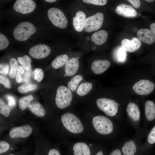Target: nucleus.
I'll list each match as a JSON object with an SVG mask.
<instances>
[{
	"mask_svg": "<svg viewBox=\"0 0 155 155\" xmlns=\"http://www.w3.org/2000/svg\"><path fill=\"white\" fill-rule=\"evenodd\" d=\"M141 44L140 40L138 38L133 37L131 40L124 38L121 41V47L126 52L132 53L137 50Z\"/></svg>",
	"mask_w": 155,
	"mask_h": 155,
	"instance_id": "nucleus-12",
	"label": "nucleus"
},
{
	"mask_svg": "<svg viewBox=\"0 0 155 155\" xmlns=\"http://www.w3.org/2000/svg\"><path fill=\"white\" fill-rule=\"evenodd\" d=\"M24 73V70L23 67L20 66L18 67L16 75V82L20 83L22 82V75Z\"/></svg>",
	"mask_w": 155,
	"mask_h": 155,
	"instance_id": "nucleus-35",
	"label": "nucleus"
},
{
	"mask_svg": "<svg viewBox=\"0 0 155 155\" xmlns=\"http://www.w3.org/2000/svg\"><path fill=\"white\" fill-rule=\"evenodd\" d=\"M92 88V84L89 82H84L78 86L76 91L77 94L80 96L87 94Z\"/></svg>",
	"mask_w": 155,
	"mask_h": 155,
	"instance_id": "nucleus-26",
	"label": "nucleus"
},
{
	"mask_svg": "<svg viewBox=\"0 0 155 155\" xmlns=\"http://www.w3.org/2000/svg\"><path fill=\"white\" fill-rule=\"evenodd\" d=\"M73 95L70 89L64 86H60L56 92L55 103L57 107L60 109L66 108L71 104Z\"/></svg>",
	"mask_w": 155,
	"mask_h": 155,
	"instance_id": "nucleus-3",
	"label": "nucleus"
},
{
	"mask_svg": "<svg viewBox=\"0 0 155 155\" xmlns=\"http://www.w3.org/2000/svg\"><path fill=\"white\" fill-rule=\"evenodd\" d=\"M115 11L118 15L127 18L135 17L137 15V11L132 6L124 4L117 6Z\"/></svg>",
	"mask_w": 155,
	"mask_h": 155,
	"instance_id": "nucleus-13",
	"label": "nucleus"
},
{
	"mask_svg": "<svg viewBox=\"0 0 155 155\" xmlns=\"http://www.w3.org/2000/svg\"><path fill=\"white\" fill-rule=\"evenodd\" d=\"M154 84L148 80H141L136 82L133 86V90L141 95H147L154 90Z\"/></svg>",
	"mask_w": 155,
	"mask_h": 155,
	"instance_id": "nucleus-8",
	"label": "nucleus"
},
{
	"mask_svg": "<svg viewBox=\"0 0 155 155\" xmlns=\"http://www.w3.org/2000/svg\"><path fill=\"white\" fill-rule=\"evenodd\" d=\"M137 34L140 40L146 44H152L155 41V34L148 29H140L137 31Z\"/></svg>",
	"mask_w": 155,
	"mask_h": 155,
	"instance_id": "nucleus-14",
	"label": "nucleus"
},
{
	"mask_svg": "<svg viewBox=\"0 0 155 155\" xmlns=\"http://www.w3.org/2000/svg\"><path fill=\"white\" fill-rule=\"evenodd\" d=\"M145 1L147 2H149V3L152 2H153L154 1V0H146Z\"/></svg>",
	"mask_w": 155,
	"mask_h": 155,
	"instance_id": "nucleus-49",
	"label": "nucleus"
},
{
	"mask_svg": "<svg viewBox=\"0 0 155 155\" xmlns=\"http://www.w3.org/2000/svg\"><path fill=\"white\" fill-rule=\"evenodd\" d=\"M148 141L150 144L155 143V126L151 130L148 138Z\"/></svg>",
	"mask_w": 155,
	"mask_h": 155,
	"instance_id": "nucleus-38",
	"label": "nucleus"
},
{
	"mask_svg": "<svg viewBox=\"0 0 155 155\" xmlns=\"http://www.w3.org/2000/svg\"><path fill=\"white\" fill-rule=\"evenodd\" d=\"M9 63L11 69L9 75L10 78L13 79L14 78L16 75L18 67V63L17 60L13 58L10 59Z\"/></svg>",
	"mask_w": 155,
	"mask_h": 155,
	"instance_id": "nucleus-30",
	"label": "nucleus"
},
{
	"mask_svg": "<svg viewBox=\"0 0 155 155\" xmlns=\"http://www.w3.org/2000/svg\"><path fill=\"white\" fill-rule=\"evenodd\" d=\"M61 118L64 126L69 131L74 133L83 131L84 128L81 121L73 114L66 113L63 115Z\"/></svg>",
	"mask_w": 155,
	"mask_h": 155,
	"instance_id": "nucleus-1",
	"label": "nucleus"
},
{
	"mask_svg": "<svg viewBox=\"0 0 155 155\" xmlns=\"http://www.w3.org/2000/svg\"><path fill=\"white\" fill-rule=\"evenodd\" d=\"M33 99V97L30 95L21 98L18 101V106L20 109L24 111L26 108H30L32 106L30 102Z\"/></svg>",
	"mask_w": 155,
	"mask_h": 155,
	"instance_id": "nucleus-25",
	"label": "nucleus"
},
{
	"mask_svg": "<svg viewBox=\"0 0 155 155\" xmlns=\"http://www.w3.org/2000/svg\"><path fill=\"white\" fill-rule=\"evenodd\" d=\"M31 76L33 79L39 82L43 79L44 73L41 69L36 68L32 72Z\"/></svg>",
	"mask_w": 155,
	"mask_h": 155,
	"instance_id": "nucleus-32",
	"label": "nucleus"
},
{
	"mask_svg": "<svg viewBox=\"0 0 155 155\" xmlns=\"http://www.w3.org/2000/svg\"><path fill=\"white\" fill-rule=\"evenodd\" d=\"M73 149L74 155H90L89 147L84 142L76 143L74 145Z\"/></svg>",
	"mask_w": 155,
	"mask_h": 155,
	"instance_id": "nucleus-20",
	"label": "nucleus"
},
{
	"mask_svg": "<svg viewBox=\"0 0 155 155\" xmlns=\"http://www.w3.org/2000/svg\"><path fill=\"white\" fill-rule=\"evenodd\" d=\"M31 73V70H30L27 71L24 74L22 78V82H29L30 80V78Z\"/></svg>",
	"mask_w": 155,
	"mask_h": 155,
	"instance_id": "nucleus-42",
	"label": "nucleus"
},
{
	"mask_svg": "<svg viewBox=\"0 0 155 155\" xmlns=\"http://www.w3.org/2000/svg\"><path fill=\"white\" fill-rule=\"evenodd\" d=\"M36 7V3L33 0H17L14 4L13 8L16 11L25 14L32 12Z\"/></svg>",
	"mask_w": 155,
	"mask_h": 155,
	"instance_id": "nucleus-9",
	"label": "nucleus"
},
{
	"mask_svg": "<svg viewBox=\"0 0 155 155\" xmlns=\"http://www.w3.org/2000/svg\"><path fill=\"white\" fill-rule=\"evenodd\" d=\"M110 155H121V152L119 150L116 149L113 151Z\"/></svg>",
	"mask_w": 155,
	"mask_h": 155,
	"instance_id": "nucleus-45",
	"label": "nucleus"
},
{
	"mask_svg": "<svg viewBox=\"0 0 155 155\" xmlns=\"http://www.w3.org/2000/svg\"><path fill=\"white\" fill-rule=\"evenodd\" d=\"M32 132V127L29 125H25L12 128L9 131V135L11 138L13 139L25 138L29 136Z\"/></svg>",
	"mask_w": 155,
	"mask_h": 155,
	"instance_id": "nucleus-11",
	"label": "nucleus"
},
{
	"mask_svg": "<svg viewBox=\"0 0 155 155\" xmlns=\"http://www.w3.org/2000/svg\"><path fill=\"white\" fill-rule=\"evenodd\" d=\"M96 155H103V153L101 150H100L96 154Z\"/></svg>",
	"mask_w": 155,
	"mask_h": 155,
	"instance_id": "nucleus-47",
	"label": "nucleus"
},
{
	"mask_svg": "<svg viewBox=\"0 0 155 155\" xmlns=\"http://www.w3.org/2000/svg\"><path fill=\"white\" fill-rule=\"evenodd\" d=\"M104 20V15L101 12H98L87 18L85 20V31L90 32L97 30L102 26Z\"/></svg>",
	"mask_w": 155,
	"mask_h": 155,
	"instance_id": "nucleus-7",
	"label": "nucleus"
},
{
	"mask_svg": "<svg viewBox=\"0 0 155 155\" xmlns=\"http://www.w3.org/2000/svg\"><path fill=\"white\" fill-rule=\"evenodd\" d=\"M48 155H60V154L57 150L52 149L49 151Z\"/></svg>",
	"mask_w": 155,
	"mask_h": 155,
	"instance_id": "nucleus-44",
	"label": "nucleus"
},
{
	"mask_svg": "<svg viewBox=\"0 0 155 155\" xmlns=\"http://www.w3.org/2000/svg\"><path fill=\"white\" fill-rule=\"evenodd\" d=\"M11 111V109L1 98L0 99V113L5 117L9 115Z\"/></svg>",
	"mask_w": 155,
	"mask_h": 155,
	"instance_id": "nucleus-31",
	"label": "nucleus"
},
{
	"mask_svg": "<svg viewBox=\"0 0 155 155\" xmlns=\"http://www.w3.org/2000/svg\"><path fill=\"white\" fill-rule=\"evenodd\" d=\"M86 16L85 13L81 11H78L75 16L73 18V24L75 30L81 32L84 28Z\"/></svg>",
	"mask_w": 155,
	"mask_h": 155,
	"instance_id": "nucleus-17",
	"label": "nucleus"
},
{
	"mask_svg": "<svg viewBox=\"0 0 155 155\" xmlns=\"http://www.w3.org/2000/svg\"><path fill=\"white\" fill-rule=\"evenodd\" d=\"M79 66V62L77 58L73 57L69 59L65 67V71L66 75L72 76L74 75L77 72Z\"/></svg>",
	"mask_w": 155,
	"mask_h": 155,
	"instance_id": "nucleus-16",
	"label": "nucleus"
},
{
	"mask_svg": "<svg viewBox=\"0 0 155 155\" xmlns=\"http://www.w3.org/2000/svg\"><path fill=\"white\" fill-rule=\"evenodd\" d=\"M92 122L94 127L99 133L106 135L113 131V123L109 119L105 116H95L93 118Z\"/></svg>",
	"mask_w": 155,
	"mask_h": 155,
	"instance_id": "nucleus-4",
	"label": "nucleus"
},
{
	"mask_svg": "<svg viewBox=\"0 0 155 155\" xmlns=\"http://www.w3.org/2000/svg\"><path fill=\"white\" fill-rule=\"evenodd\" d=\"M127 1L130 3L135 8H138L140 6V2L139 0H127Z\"/></svg>",
	"mask_w": 155,
	"mask_h": 155,
	"instance_id": "nucleus-43",
	"label": "nucleus"
},
{
	"mask_svg": "<svg viewBox=\"0 0 155 155\" xmlns=\"http://www.w3.org/2000/svg\"><path fill=\"white\" fill-rule=\"evenodd\" d=\"M50 52V47L44 44L35 45L31 48L29 51L30 55L36 59L44 58L49 55Z\"/></svg>",
	"mask_w": 155,
	"mask_h": 155,
	"instance_id": "nucleus-10",
	"label": "nucleus"
},
{
	"mask_svg": "<svg viewBox=\"0 0 155 155\" xmlns=\"http://www.w3.org/2000/svg\"><path fill=\"white\" fill-rule=\"evenodd\" d=\"M49 19L52 24L58 28H64L67 25V19L63 13L57 8H51L48 11Z\"/></svg>",
	"mask_w": 155,
	"mask_h": 155,
	"instance_id": "nucleus-6",
	"label": "nucleus"
},
{
	"mask_svg": "<svg viewBox=\"0 0 155 155\" xmlns=\"http://www.w3.org/2000/svg\"><path fill=\"white\" fill-rule=\"evenodd\" d=\"M18 61L21 65L26 71L30 69L31 67V59L30 57L25 55L23 57H18L17 58Z\"/></svg>",
	"mask_w": 155,
	"mask_h": 155,
	"instance_id": "nucleus-28",
	"label": "nucleus"
},
{
	"mask_svg": "<svg viewBox=\"0 0 155 155\" xmlns=\"http://www.w3.org/2000/svg\"><path fill=\"white\" fill-rule=\"evenodd\" d=\"M117 58L119 61H123L126 57V51L122 47H120L117 51Z\"/></svg>",
	"mask_w": 155,
	"mask_h": 155,
	"instance_id": "nucleus-34",
	"label": "nucleus"
},
{
	"mask_svg": "<svg viewBox=\"0 0 155 155\" xmlns=\"http://www.w3.org/2000/svg\"><path fill=\"white\" fill-rule=\"evenodd\" d=\"M68 59V56L66 54L59 55L53 60L51 63V65L55 69H58L66 64Z\"/></svg>",
	"mask_w": 155,
	"mask_h": 155,
	"instance_id": "nucleus-24",
	"label": "nucleus"
},
{
	"mask_svg": "<svg viewBox=\"0 0 155 155\" xmlns=\"http://www.w3.org/2000/svg\"><path fill=\"white\" fill-rule=\"evenodd\" d=\"M108 37V33L104 30L97 31L93 33L91 36L92 41L95 44L101 45L106 41Z\"/></svg>",
	"mask_w": 155,
	"mask_h": 155,
	"instance_id": "nucleus-19",
	"label": "nucleus"
},
{
	"mask_svg": "<svg viewBox=\"0 0 155 155\" xmlns=\"http://www.w3.org/2000/svg\"><path fill=\"white\" fill-rule=\"evenodd\" d=\"M8 155H15L14 154H9Z\"/></svg>",
	"mask_w": 155,
	"mask_h": 155,
	"instance_id": "nucleus-50",
	"label": "nucleus"
},
{
	"mask_svg": "<svg viewBox=\"0 0 155 155\" xmlns=\"http://www.w3.org/2000/svg\"><path fill=\"white\" fill-rule=\"evenodd\" d=\"M111 65L110 62L105 60H97L94 61L91 65L92 71L97 74H101L104 73Z\"/></svg>",
	"mask_w": 155,
	"mask_h": 155,
	"instance_id": "nucleus-15",
	"label": "nucleus"
},
{
	"mask_svg": "<svg viewBox=\"0 0 155 155\" xmlns=\"http://www.w3.org/2000/svg\"><path fill=\"white\" fill-rule=\"evenodd\" d=\"M36 30L32 24L25 22L20 23L16 26L13 30V34L16 40L24 41L27 40Z\"/></svg>",
	"mask_w": 155,
	"mask_h": 155,
	"instance_id": "nucleus-2",
	"label": "nucleus"
},
{
	"mask_svg": "<svg viewBox=\"0 0 155 155\" xmlns=\"http://www.w3.org/2000/svg\"><path fill=\"white\" fill-rule=\"evenodd\" d=\"M0 73L3 75H7L9 72V66L7 64H0Z\"/></svg>",
	"mask_w": 155,
	"mask_h": 155,
	"instance_id": "nucleus-40",
	"label": "nucleus"
},
{
	"mask_svg": "<svg viewBox=\"0 0 155 155\" xmlns=\"http://www.w3.org/2000/svg\"><path fill=\"white\" fill-rule=\"evenodd\" d=\"M0 82L7 88H9L11 87L9 80L7 78L1 75H0Z\"/></svg>",
	"mask_w": 155,
	"mask_h": 155,
	"instance_id": "nucleus-39",
	"label": "nucleus"
},
{
	"mask_svg": "<svg viewBox=\"0 0 155 155\" xmlns=\"http://www.w3.org/2000/svg\"><path fill=\"white\" fill-rule=\"evenodd\" d=\"M83 1L87 3L100 5H105L107 2L106 0H83Z\"/></svg>",
	"mask_w": 155,
	"mask_h": 155,
	"instance_id": "nucleus-36",
	"label": "nucleus"
},
{
	"mask_svg": "<svg viewBox=\"0 0 155 155\" xmlns=\"http://www.w3.org/2000/svg\"><path fill=\"white\" fill-rule=\"evenodd\" d=\"M7 98L8 101V104L9 106L11 108L13 107L16 104V100L14 98L10 95H7Z\"/></svg>",
	"mask_w": 155,
	"mask_h": 155,
	"instance_id": "nucleus-41",
	"label": "nucleus"
},
{
	"mask_svg": "<svg viewBox=\"0 0 155 155\" xmlns=\"http://www.w3.org/2000/svg\"><path fill=\"white\" fill-rule=\"evenodd\" d=\"M136 151V146L133 140L126 142L122 148V151L124 155H134Z\"/></svg>",
	"mask_w": 155,
	"mask_h": 155,
	"instance_id": "nucleus-23",
	"label": "nucleus"
},
{
	"mask_svg": "<svg viewBox=\"0 0 155 155\" xmlns=\"http://www.w3.org/2000/svg\"><path fill=\"white\" fill-rule=\"evenodd\" d=\"M10 148L9 144L4 141L0 142V154L3 153L7 151Z\"/></svg>",
	"mask_w": 155,
	"mask_h": 155,
	"instance_id": "nucleus-37",
	"label": "nucleus"
},
{
	"mask_svg": "<svg viewBox=\"0 0 155 155\" xmlns=\"http://www.w3.org/2000/svg\"><path fill=\"white\" fill-rule=\"evenodd\" d=\"M127 112L130 117L134 121H137L140 119V113L138 106L135 104L129 102L126 108Z\"/></svg>",
	"mask_w": 155,
	"mask_h": 155,
	"instance_id": "nucleus-18",
	"label": "nucleus"
},
{
	"mask_svg": "<svg viewBox=\"0 0 155 155\" xmlns=\"http://www.w3.org/2000/svg\"><path fill=\"white\" fill-rule=\"evenodd\" d=\"M9 44V41L6 36L2 33L0 34V50L7 48Z\"/></svg>",
	"mask_w": 155,
	"mask_h": 155,
	"instance_id": "nucleus-33",
	"label": "nucleus"
},
{
	"mask_svg": "<svg viewBox=\"0 0 155 155\" xmlns=\"http://www.w3.org/2000/svg\"><path fill=\"white\" fill-rule=\"evenodd\" d=\"M90 146H92V145L91 144H90Z\"/></svg>",
	"mask_w": 155,
	"mask_h": 155,
	"instance_id": "nucleus-51",
	"label": "nucleus"
},
{
	"mask_svg": "<svg viewBox=\"0 0 155 155\" xmlns=\"http://www.w3.org/2000/svg\"><path fill=\"white\" fill-rule=\"evenodd\" d=\"M145 114L146 117L149 121H152L155 118V106L153 102L148 100L145 104Z\"/></svg>",
	"mask_w": 155,
	"mask_h": 155,
	"instance_id": "nucleus-21",
	"label": "nucleus"
},
{
	"mask_svg": "<svg viewBox=\"0 0 155 155\" xmlns=\"http://www.w3.org/2000/svg\"><path fill=\"white\" fill-rule=\"evenodd\" d=\"M96 103L98 108L108 116H114L117 113L118 105L114 100L101 98L97 100Z\"/></svg>",
	"mask_w": 155,
	"mask_h": 155,
	"instance_id": "nucleus-5",
	"label": "nucleus"
},
{
	"mask_svg": "<svg viewBox=\"0 0 155 155\" xmlns=\"http://www.w3.org/2000/svg\"><path fill=\"white\" fill-rule=\"evenodd\" d=\"M31 104L32 106L29 109L33 114L39 117H43L44 116L45 110L39 103L34 102L31 103Z\"/></svg>",
	"mask_w": 155,
	"mask_h": 155,
	"instance_id": "nucleus-22",
	"label": "nucleus"
},
{
	"mask_svg": "<svg viewBox=\"0 0 155 155\" xmlns=\"http://www.w3.org/2000/svg\"><path fill=\"white\" fill-rule=\"evenodd\" d=\"M37 88L36 84L32 83H27L22 84L18 88V91L21 93H25L35 89Z\"/></svg>",
	"mask_w": 155,
	"mask_h": 155,
	"instance_id": "nucleus-29",
	"label": "nucleus"
},
{
	"mask_svg": "<svg viewBox=\"0 0 155 155\" xmlns=\"http://www.w3.org/2000/svg\"><path fill=\"white\" fill-rule=\"evenodd\" d=\"M150 28L152 31L155 34V23L151 24L150 26Z\"/></svg>",
	"mask_w": 155,
	"mask_h": 155,
	"instance_id": "nucleus-46",
	"label": "nucleus"
},
{
	"mask_svg": "<svg viewBox=\"0 0 155 155\" xmlns=\"http://www.w3.org/2000/svg\"><path fill=\"white\" fill-rule=\"evenodd\" d=\"M45 1L47 2L52 3L55 2L56 1V0H45Z\"/></svg>",
	"mask_w": 155,
	"mask_h": 155,
	"instance_id": "nucleus-48",
	"label": "nucleus"
},
{
	"mask_svg": "<svg viewBox=\"0 0 155 155\" xmlns=\"http://www.w3.org/2000/svg\"><path fill=\"white\" fill-rule=\"evenodd\" d=\"M83 79V76L81 75H75L67 83L68 88L72 91H75L79 83Z\"/></svg>",
	"mask_w": 155,
	"mask_h": 155,
	"instance_id": "nucleus-27",
	"label": "nucleus"
}]
</instances>
